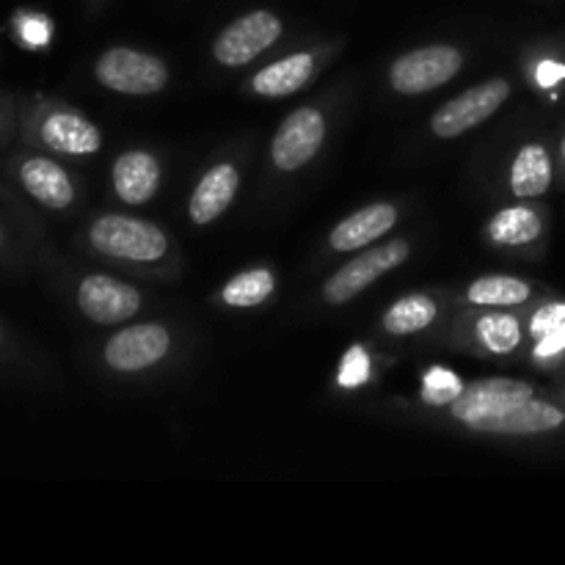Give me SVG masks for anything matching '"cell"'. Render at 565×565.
<instances>
[{"label":"cell","mask_w":565,"mask_h":565,"mask_svg":"<svg viewBox=\"0 0 565 565\" xmlns=\"http://www.w3.org/2000/svg\"><path fill=\"white\" fill-rule=\"evenodd\" d=\"M563 158H565V138H563Z\"/></svg>","instance_id":"cell-30"},{"label":"cell","mask_w":565,"mask_h":565,"mask_svg":"<svg viewBox=\"0 0 565 565\" xmlns=\"http://www.w3.org/2000/svg\"><path fill=\"white\" fill-rule=\"evenodd\" d=\"M22 33L28 36V42L39 44V42H44V39H47V25H44L42 20H36V17H33V20H25V25H22Z\"/></svg>","instance_id":"cell-29"},{"label":"cell","mask_w":565,"mask_h":565,"mask_svg":"<svg viewBox=\"0 0 565 565\" xmlns=\"http://www.w3.org/2000/svg\"><path fill=\"white\" fill-rule=\"evenodd\" d=\"M281 36V20L270 11H252L224 28L213 44V55L224 66L252 64L259 53L270 47Z\"/></svg>","instance_id":"cell-7"},{"label":"cell","mask_w":565,"mask_h":565,"mask_svg":"<svg viewBox=\"0 0 565 565\" xmlns=\"http://www.w3.org/2000/svg\"><path fill=\"white\" fill-rule=\"evenodd\" d=\"M274 287L276 279L270 270H243V274L232 276L226 281L224 290H221V301L230 303V307H257V303H263L274 292Z\"/></svg>","instance_id":"cell-22"},{"label":"cell","mask_w":565,"mask_h":565,"mask_svg":"<svg viewBox=\"0 0 565 565\" xmlns=\"http://www.w3.org/2000/svg\"><path fill=\"white\" fill-rule=\"evenodd\" d=\"M552 185V158L544 143H527L519 149L511 169V191L519 199H533L550 191Z\"/></svg>","instance_id":"cell-18"},{"label":"cell","mask_w":565,"mask_h":565,"mask_svg":"<svg viewBox=\"0 0 565 565\" xmlns=\"http://www.w3.org/2000/svg\"><path fill=\"white\" fill-rule=\"evenodd\" d=\"M561 353H565V323L552 329L550 334H544L541 340H535L533 356L539 359V362H550V359H557Z\"/></svg>","instance_id":"cell-27"},{"label":"cell","mask_w":565,"mask_h":565,"mask_svg":"<svg viewBox=\"0 0 565 565\" xmlns=\"http://www.w3.org/2000/svg\"><path fill=\"white\" fill-rule=\"evenodd\" d=\"M563 77H565V66L557 64V61H552V58L541 61L539 72H535V81H539V86H544V88L557 86Z\"/></svg>","instance_id":"cell-28"},{"label":"cell","mask_w":565,"mask_h":565,"mask_svg":"<svg viewBox=\"0 0 565 565\" xmlns=\"http://www.w3.org/2000/svg\"><path fill=\"white\" fill-rule=\"evenodd\" d=\"M326 138V119L315 108H298L276 130L270 158L281 171H296L320 152Z\"/></svg>","instance_id":"cell-8"},{"label":"cell","mask_w":565,"mask_h":565,"mask_svg":"<svg viewBox=\"0 0 565 565\" xmlns=\"http://www.w3.org/2000/svg\"><path fill=\"white\" fill-rule=\"evenodd\" d=\"M436 315H439V307L428 296H406L384 315V331L397 337L417 334L434 323Z\"/></svg>","instance_id":"cell-21"},{"label":"cell","mask_w":565,"mask_h":565,"mask_svg":"<svg viewBox=\"0 0 565 565\" xmlns=\"http://www.w3.org/2000/svg\"><path fill=\"white\" fill-rule=\"evenodd\" d=\"M544 232V221L530 207H508L491 218L489 237L500 246H524V243L539 241Z\"/></svg>","instance_id":"cell-19"},{"label":"cell","mask_w":565,"mask_h":565,"mask_svg":"<svg viewBox=\"0 0 565 565\" xmlns=\"http://www.w3.org/2000/svg\"><path fill=\"white\" fill-rule=\"evenodd\" d=\"M312 55H287V58L259 70L257 75H254L252 86L254 92L263 94V97H287V94H296L298 88L307 86V81L312 77Z\"/></svg>","instance_id":"cell-17"},{"label":"cell","mask_w":565,"mask_h":565,"mask_svg":"<svg viewBox=\"0 0 565 565\" xmlns=\"http://www.w3.org/2000/svg\"><path fill=\"white\" fill-rule=\"evenodd\" d=\"M565 425V412L563 408L552 406L544 401H527L522 406H516L513 412L502 414V417L480 419L472 423L469 428L483 430V434H513V436H527V434H550Z\"/></svg>","instance_id":"cell-11"},{"label":"cell","mask_w":565,"mask_h":565,"mask_svg":"<svg viewBox=\"0 0 565 565\" xmlns=\"http://www.w3.org/2000/svg\"><path fill=\"white\" fill-rule=\"evenodd\" d=\"M0 243H3V232H0Z\"/></svg>","instance_id":"cell-31"},{"label":"cell","mask_w":565,"mask_h":565,"mask_svg":"<svg viewBox=\"0 0 565 565\" xmlns=\"http://www.w3.org/2000/svg\"><path fill=\"white\" fill-rule=\"evenodd\" d=\"M169 348L171 337L163 326H130V329L110 337L108 345H105V362L119 373H138V370L158 364L169 353Z\"/></svg>","instance_id":"cell-10"},{"label":"cell","mask_w":565,"mask_h":565,"mask_svg":"<svg viewBox=\"0 0 565 565\" xmlns=\"http://www.w3.org/2000/svg\"><path fill=\"white\" fill-rule=\"evenodd\" d=\"M461 50L450 44H434V47H419L397 58L390 70V81L401 94H425L450 83L461 72Z\"/></svg>","instance_id":"cell-2"},{"label":"cell","mask_w":565,"mask_h":565,"mask_svg":"<svg viewBox=\"0 0 565 565\" xmlns=\"http://www.w3.org/2000/svg\"><path fill=\"white\" fill-rule=\"evenodd\" d=\"M533 386L527 381L513 379H483L475 384L463 386L458 401L450 406V414L461 423L472 425L480 419L502 417V414L513 412L522 403L533 401Z\"/></svg>","instance_id":"cell-6"},{"label":"cell","mask_w":565,"mask_h":565,"mask_svg":"<svg viewBox=\"0 0 565 565\" xmlns=\"http://www.w3.org/2000/svg\"><path fill=\"white\" fill-rule=\"evenodd\" d=\"M237 185H241V177L237 169L230 163H221L215 169H210L207 174L199 180L196 191L191 196V221L193 224H210V221L218 218L221 213H226V207L235 199Z\"/></svg>","instance_id":"cell-15"},{"label":"cell","mask_w":565,"mask_h":565,"mask_svg":"<svg viewBox=\"0 0 565 565\" xmlns=\"http://www.w3.org/2000/svg\"><path fill=\"white\" fill-rule=\"evenodd\" d=\"M463 392L461 379L447 367H430L423 379V401L430 406H452Z\"/></svg>","instance_id":"cell-24"},{"label":"cell","mask_w":565,"mask_h":565,"mask_svg":"<svg viewBox=\"0 0 565 565\" xmlns=\"http://www.w3.org/2000/svg\"><path fill=\"white\" fill-rule=\"evenodd\" d=\"M88 241L105 257L132 259V263H154L169 248L163 230L130 215H103L88 230Z\"/></svg>","instance_id":"cell-1"},{"label":"cell","mask_w":565,"mask_h":565,"mask_svg":"<svg viewBox=\"0 0 565 565\" xmlns=\"http://www.w3.org/2000/svg\"><path fill=\"white\" fill-rule=\"evenodd\" d=\"M508 94H511V86L502 77L480 83V86L469 88V92L458 94L456 99L441 105L430 119V130L439 138L461 136V132L472 130V127L483 125L489 116H494L508 99Z\"/></svg>","instance_id":"cell-3"},{"label":"cell","mask_w":565,"mask_h":565,"mask_svg":"<svg viewBox=\"0 0 565 565\" xmlns=\"http://www.w3.org/2000/svg\"><path fill=\"white\" fill-rule=\"evenodd\" d=\"M561 323H565V301H550L533 315V320H530V334H533L535 340H541V337L550 334V331L557 329Z\"/></svg>","instance_id":"cell-26"},{"label":"cell","mask_w":565,"mask_h":565,"mask_svg":"<svg viewBox=\"0 0 565 565\" xmlns=\"http://www.w3.org/2000/svg\"><path fill=\"white\" fill-rule=\"evenodd\" d=\"M408 259V243L406 241H392L384 243L379 248H370L362 257L351 259L348 265H342L323 287V296L329 303H345L351 298H356L359 292L367 290L375 279H381L384 274L395 270L397 265H403Z\"/></svg>","instance_id":"cell-5"},{"label":"cell","mask_w":565,"mask_h":565,"mask_svg":"<svg viewBox=\"0 0 565 565\" xmlns=\"http://www.w3.org/2000/svg\"><path fill=\"white\" fill-rule=\"evenodd\" d=\"M478 337L491 353H513L522 342V326L513 315H486L478 320Z\"/></svg>","instance_id":"cell-23"},{"label":"cell","mask_w":565,"mask_h":565,"mask_svg":"<svg viewBox=\"0 0 565 565\" xmlns=\"http://www.w3.org/2000/svg\"><path fill=\"white\" fill-rule=\"evenodd\" d=\"M22 188L47 210H66L75 202L70 174L50 158H28L20 166Z\"/></svg>","instance_id":"cell-12"},{"label":"cell","mask_w":565,"mask_h":565,"mask_svg":"<svg viewBox=\"0 0 565 565\" xmlns=\"http://www.w3.org/2000/svg\"><path fill=\"white\" fill-rule=\"evenodd\" d=\"M533 296L530 285L516 276H483L469 287L467 298L478 307H519Z\"/></svg>","instance_id":"cell-20"},{"label":"cell","mask_w":565,"mask_h":565,"mask_svg":"<svg viewBox=\"0 0 565 565\" xmlns=\"http://www.w3.org/2000/svg\"><path fill=\"white\" fill-rule=\"evenodd\" d=\"M367 379H370L367 353H364L362 345H353L351 351L345 353V359H342L337 381H340V386H345V390H353V386H362Z\"/></svg>","instance_id":"cell-25"},{"label":"cell","mask_w":565,"mask_h":565,"mask_svg":"<svg viewBox=\"0 0 565 565\" xmlns=\"http://www.w3.org/2000/svg\"><path fill=\"white\" fill-rule=\"evenodd\" d=\"M97 81L121 94H158L169 83V70L147 53L110 47L97 61Z\"/></svg>","instance_id":"cell-4"},{"label":"cell","mask_w":565,"mask_h":565,"mask_svg":"<svg viewBox=\"0 0 565 565\" xmlns=\"http://www.w3.org/2000/svg\"><path fill=\"white\" fill-rule=\"evenodd\" d=\"M39 138L47 149L64 154H94L103 143L99 130L83 116L70 110H55L39 127Z\"/></svg>","instance_id":"cell-13"},{"label":"cell","mask_w":565,"mask_h":565,"mask_svg":"<svg viewBox=\"0 0 565 565\" xmlns=\"http://www.w3.org/2000/svg\"><path fill=\"white\" fill-rule=\"evenodd\" d=\"M77 307L92 323L116 326L130 320L141 309V296L136 287L125 285L110 276H86L77 287Z\"/></svg>","instance_id":"cell-9"},{"label":"cell","mask_w":565,"mask_h":565,"mask_svg":"<svg viewBox=\"0 0 565 565\" xmlns=\"http://www.w3.org/2000/svg\"><path fill=\"white\" fill-rule=\"evenodd\" d=\"M395 224V204H370V207L359 210V213L348 215L342 224H337V230L331 232V248L334 252H356V248H364L373 241H379Z\"/></svg>","instance_id":"cell-14"},{"label":"cell","mask_w":565,"mask_h":565,"mask_svg":"<svg viewBox=\"0 0 565 565\" xmlns=\"http://www.w3.org/2000/svg\"><path fill=\"white\" fill-rule=\"evenodd\" d=\"M160 185V166L149 152H125L114 163V188L121 202L143 204Z\"/></svg>","instance_id":"cell-16"},{"label":"cell","mask_w":565,"mask_h":565,"mask_svg":"<svg viewBox=\"0 0 565 565\" xmlns=\"http://www.w3.org/2000/svg\"><path fill=\"white\" fill-rule=\"evenodd\" d=\"M0 342H3V331H0Z\"/></svg>","instance_id":"cell-32"}]
</instances>
